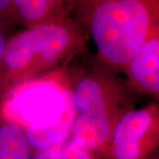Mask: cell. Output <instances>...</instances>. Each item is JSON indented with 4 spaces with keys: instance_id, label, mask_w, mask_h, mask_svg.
Here are the masks:
<instances>
[{
    "instance_id": "8",
    "label": "cell",
    "mask_w": 159,
    "mask_h": 159,
    "mask_svg": "<svg viewBox=\"0 0 159 159\" xmlns=\"http://www.w3.org/2000/svg\"><path fill=\"white\" fill-rule=\"evenodd\" d=\"M25 127L0 105V159H32Z\"/></svg>"
},
{
    "instance_id": "4",
    "label": "cell",
    "mask_w": 159,
    "mask_h": 159,
    "mask_svg": "<svg viewBox=\"0 0 159 159\" xmlns=\"http://www.w3.org/2000/svg\"><path fill=\"white\" fill-rule=\"evenodd\" d=\"M159 144V103L128 111L111 134L104 159H150Z\"/></svg>"
},
{
    "instance_id": "1",
    "label": "cell",
    "mask_w": 159,
    "mask_h": 159,
    "mask_svg": "<svg viewBox=\"0 0 159 159\" xmlns=\"http://www.w3.org/2000/svg\"><path fill=\"white\" fill-rule=\"evenodd\" d=\"M74 117L70 138L102 157L119 119L135 108L136 94L125 79L97 58L70 77Z\"/></svg>"
},
{
    "instance_id": "6",
    "label": "cell",
    "mask_w": 159,
    "mask_h": 159,
    "mask_svg": "<svg viewBox=\"0 0 159 159\" xmlns=\"http://www.w3.org/2000/svg\"><path fill=\"white\" fill-rule=\"evenodd\" d=\"M11 5L13 24L27 29L71 17L74 0H11Z\"/></svg>"
},
{
    "instance_id": "5",
    "label": "cell",
    "mask_w": 159,
    "mask_h": 159,
    "mask_svg": "<svg viewBox=\"0 0 159 159\" xmlns=\"http://www.w3.org/2000/svg\"><path fill=\"white\" fill-rule=\"evenodd\" d=\"M121 74L136 95L159 100V28L154 29L126 62Z\"/></svg>"
},
{
    "instance_id": "11",
    "label": "cell",
    "mask_w": 159,
    "mask_h": 159,
    "mask_svg": "<svg viewBox=\"0 0 159 159\" xmlns=\"http://www.w3.org/2000/svg\"><path fill=\"white\" fill-rule=\"evenodd\" d=\"M13 33L14 32H12V29L8 28L5 25H3L2 23H0V59L5 51L7 41Z\"/></svg>"
},
{
    "instance_id": "2",
    "label": "cell",
    "mask_w": 159,
    "mask_h": 159,
    "mask_svg": "<svg viewBox=\"0 0 159 159\" xmlns=\"http://www.w3.org/2000/svg\"><path fill=\"white\" fill-rule=\"evenodd\" d=\"M71 16L93 41L97 60L121 74L159 28V0H74Z\"/></svg>"
},
{
    "instance_id": "7",
    "label": "cell",
    "mask_w": 159,
    "mask_h": 159,
    "mask_svg": "<svg viewBox=\"0 0 159 159\" xmlns=\"http://www.w3.org/2000/svg\"><path fill=\"white\" fill-rule=\"evenodd\" d=\"M74 117L72 97L66 89L62 94L61 107L51 122L30 125L25 128L26 135L33 151L44 149L68 139L73 126Z\"/></svg>"
},
{
    "instance_id": "3",
    "label": "cell",
    "mask_w": 159,
    "mask_h": 159,
    "mask_svg": "<svg viewBox=\"0 0 159 159\" xmlns=\"http://www.w3.org/2000/svg\"><path fill=\"white\" fill-rule=\"evenodd\" d=\"M89 41L74 18L14 32L0 59V103L23 84L57 69L86 50Z\"/></svg>"
},
{
    "instance_id": "9",
    "label": "cell",
    "mask_w": 159,
    "mask_h": 159,
    "mask_svg": "<svg viewBox=\"0 0 159 159\" xmlns=\"http://www.w3.org/2000/svg\"><path fill=\"white\" fill-rule=\"evenodd\" d=\"M98 157L86 150L69 137L66 141L57 144L52 152L51 159H97Z\"/></svg>"
},
{
    "instance_id": "10",
    "label": "cell",
    "mask_w": 159,
    "mask_h": 159,
    "mask_svg": "<svg viewBox=\"0 0 159 159\" xmlns=\"http://www.w3.org/2000/svg\"><path fill=\"white\" fill-rule=\"evenodd\" d=\"M11 0H0V23L8 28L14 29L11 19Z\"/></svg>"
}]
</instances>
